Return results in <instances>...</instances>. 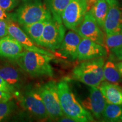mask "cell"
<instances>
[{
  "label": "cell",
  "mask_w": 122,
  "mask_h": 122,
  "mask_svg": "<svg viewBox=\"0 0 122 122\" xmlns=\"http://www.w3.org/2000/svg\"><path fill=\"white\" fill-rule=\"evenodd\" d=\"M0 76L16 92L22 86V78L15 67L9 63L0 66ZM15 92V93H16Z\"/></svg>",
  "instance_id": "obj_17"
},
{
  "label": "cell",
  "mask_w": 122,
  "mask_h": 122,
  "mask_svg": "<svg viewBox=\"0 0 122 122\" xmlns=\"http://www.w3.org/2000/svg\"><path fill=\"white\" fill-rule=\"evenodd\" d=\"M105 43L110 49L122 45V30L115 34L106 36Z\"/></svg>",
  "instance_id": "obj_24"
},
{
  "label": "cell",
  "mask_w": 122,
  "mask_h": 122,
  "mask_svg": "<svg viewBox=\"0 0 122 122\" xmlns=\"http://www.w3.org/2000/svg\"><path fill=\"white\" fill-rule=\"evenodd\" d=\"M19 0H0V7L5 11H10L19 4Z\"/></svg>",
  "instance_id": "obj_25"
},
{
  "label": "cell",
  "mask_w": 122,
  "mask_h": 122,
  "mask_svg": "<svg viewBox=\"0 0 122 122\" xmlns=\"http://www.w3.org/2000/svg\"><path fill=\"white\" fill-rule=\"evenodd\" d=\"M107 54L106 47L89 39L82 38L77 51V59L79 61H83L104 57Z\"/></svg>",
  "instance_id": "obj_14"
},
{
  "label": "cell",
  "mask_w": 122,
  "mask_h": 122,
  "mask_svg": "<svg viewBox=\"0 0 122 122\" xmlns=\"http://www.w3.org/2000/svg\"><path fill=\"white\" fill-rule=\"evenodd\" d=\"M0 90L11 94H15L16 92V91L14 89V88L10 86L5 80H4L1 76H0Z\"/></svg>",
  "instance_id": "obj_26"
},
{
  "label": "cell",
  "mask_w": 122,
  "mask_h": 122,
  "mask_svg": "<svg viewBox=\"0 0 122 122\" xmlns=\"http://www.w3.org/2000/svg\"><path fill=\"white\" fill-rule=\"evenodd\" d=\"M11 18L20 25H26L52 18L50 11L41 0H22V3Z\"/></svg>",
  "instance_id": "obj_3"
},
{
  "label": "cell",
  "mask_w": 122,
  "mask_h": 122,
  "mask_svg": "<svg viewBox=\"0 0 122 122\" xmlns=\"http://www.w3.org/2000/svg\"><path fill=\"white\" fill-rule=\"evenodd\" d=\"M20 104L25 110L40 119L49 118L43 101L37 89L28 88L22 92H16L14 94Z\"/></svg>",
  "instance_id": "obj_5"
},
{
  "label": "cell",
  "mask_w": 122,
  "mask_h": 122,
  "mask_svg": "<svg viewBox=\"0 0 122 122\" xmlns=\"http://www.w3.org/2000/svg\"><path fill=\"white\" fill-rule=\"evenodd\" d=\"M54 57L25 50L16 59L18 66L25 72L33 77L54 75L53 69L50 64Z\"/></svg>",
  "instance_id": "obj_2"
},
{
  "label": "cell",
  "mask_w": 122,
  "mask_h": 122,
  "mask_svg": "<svg viewBox=\"0 0 122 122\" xmlns=\"http://www.w3.org/2000/svg\"><path fill=\"white\" fill-rule=\"evenodd\" d=\"M15 104L11 100L0 102V122L11 115L14 109Z\"/></svg>",
  "instance_id": "obj_23"
},
{
  "label": "cell",
  "mask_w": 122,
  "mask_h": 122,
  "mask_svg": "<svg viewBox=\"0 0 122 122\" xmlns=\"http://www.w3.org/2000/svg\"><path fill=\"white\" fill-rule=\"evenodd\" d=\"M65 32V26L63 23L57 20L52 16L44 27L39 46L56 51L63 41Z\"/></svg>",
  "instance_id": "obj_7"
},
{
  "label": "cell",
  "mask_w": 122,
  "mask_h": 122,
  "mask_svg": "<svg viewBox=\"0 0 122 122\" xmlns=\"http://www.w3.org/2000/svg\"><path fill=\"white\" fill-rule=\"evenodd\" d=\"M7 23L9 35L18 41L23 47V48L25 49V50L41 53L54 57V55L51 52L40 48V46L37 45L32 40L30 39L23 30L20 27L18 22L12 19L11 16L7 20Z\"/></svg>",
  "instance_id": "obj_10"
},
{
  "label": "cell",
  "mask_w": 122,
  "mask_h": 122,
  "mask_svg": "<svg viewBox=\"0 0 122 122\" xmlns=\"http://www.w3.org/2000/svg\"><path fill=\"white\" fill-rule=\"evenodd\" d=\"M12 97H13V95L11 93L0 90V102H6L9 100H11Z\"/></svg>",
  "instance_id": "obj_29"
},
{
  "label": "cell",
  "mask_w": 122,
  "mask_h": 122,
  "mask_svg": "<svg viewBox=\"0 0 122 122\" xmlns=\"http://www.w3.org/2000/svg\"><path fill=\"white\" fill-rule=\"evenodd\" d=\"M58 121L59 122H75V121L73 119L70 118V117H67V116L63 115L62 116V117L59 118L58 119Z\"/></svg>",
  "instance_id": "obj_31"
},
{
  "label": "cell",
  "mask_w": 122,
  "mask_h": 122,
  "mask_svg": "<svg viewBox=\"0 0 122 122\" xmlns=\"http://www.w3.org/2000/svg\"><path fill=\"white\" fill-rule=\"evenodd\" d=\"M57 84L61 108L64 115L73 119L75 122H94L93 116L79 101L68 82L62 80Z\"/></svg>",
  "instance_id": "obj_1"
},
{
  "label": "cell",
  "mask_w": 122,
  "mask_h": 122,
  "mask_svg": "<svg viewBox=\"0 0 122 122\" xmlns=\"http://www.w3.org/2000/svg\"><path fill=\"white\" fill-rule=\"evenodd\" d=\"M111 51L120 61H122V45L111 48Z\"/></svg>",
  "instance_id": "obj_28"
},
{
  "label": "cell",
  "mask_w": 122,
  "mask_h": 122,
  "mask_svg": "<svg viewBox=\"0 0 122 122\" xmlns=\"http://www.w3.org/2000/svg\"><path fill=\"white\" fill-rule=\"evenodd\" d=\"M48 20H44L26 25H23V30L30 39L39 46L40 40L44 28Z\"/></svg>",
  "instance_id": "obj_20"
},
{
  "label": "cell",
  "mask_w": 122,
  "mask_h": 122,
  "mask_svg": "<svg viewBox=\"0 0 122 122\" xmlns=\"http://www.w3.org/2000/svg\"><path fill=\"white\" fill-rule=\"evenodd\" d=\"M10 17V15L7 14L5 11L0 7V19L7 20Z\"/></svg>",
  "instance_id": "obj_30"
},
{
  "label": "cell",
  "mask_w": 122,
  "mask_h": 122,
  "mask_svg": "<svg viewBox=\"0 0 122 122\" xmlns=\"http://www.w3.org/2000/svg\"><path fill=\"white\" fill-rule=\"evenodd\" d=\"M89 95L82 102L83 106L97 119H102L106 101L98 87L89 86Z\"/></svg>",
  "instance_id": "obj_12"
},
{
  "label": "cell",
  "mask_w": 122,
  "mask_h": 122,
  "mask_svg": "<svg viewBox=\"0 0 122 122\" xmlns=\"http://www.w3.org/2000/svg\"><path fill=\"white\" fill-rule=\"evenodd\" d=\"M9 35L7 20L0 19V39Z\"/></svg>",
  "instance_id": "obj_27"
},
{
  "label": "cell",
  "mask_w": 122,
  "mask_h": 122,
  "mask_svg": "<svg viewBox=\"0 0 122 122\" xmlns=\"http://www.w3.org/2000/svg\"><path fill=\"white\" fill-rule=\"evenodd\" d=\"M88 11L86 0H71L62 14V23L66 28L76 30Z\"/></svg>",
  "instance_id": "obj_8"
},
{
  "label": "cell",
  "mask_w": 122,
  "mask_h": 122,
  "mask_svg": "<svg viewBox=\"0 0 122 122\" xmlns=\"http://www.w3.org/2000/svg\"><path fill=\"white\" fill-rule=\"evenodd\" d=\"M102 119L105 122H122V105L107 103Z\"/></svg>",
  "instance_id": "obj_21"
},
{
  "label": "cell",
  "mask_w": 122,
  "mask_h": 122,
  "mask_svg": "<svg viewBox=\"0 0 122 122\" xmlns=\"http://www.w3.org/2000/svg\"><path fill=\"white\" fill-rule=\"evenodd\" d=\"M109 10L105 20L104 29L106 36H110L122 30V4L118 0H106Z\"/></svg>",
  "instance_id": "obj_11"
},
{
  "label": "cell",
  "mask_w": 122,
  "mask_h": 122,
  "mask_svg": "<svg viewBox=\"0 0 122 122\" xmlns=\"http://www.w3.org/2000/svg\"><path fill=\"white\" fill-rule=\"evenodd\" d=\"M103 57L83 61L75 67L72 71V77L89 86L98 87L105 80L103 77Z\"/></svg>",
  "instance_id": "obj_4"
},
{
  "label": "cell",
  "mask_w": 122,
  "mask_h": 122,
  "mask_svg": "<svg viewBox=\"0 0 122 122\" xmlns=\"http://www.w3.org/2000/svg\"><path fill=\"white\" fill-rule=\"evenodd\" d=\"M75 31L82 38L89 39L107 47L105 43L106 36L99 26L90 10L86 12L83 21Z\"/></svg>",
  "instance_id": "obj_9"
},
{
  "label": "cell",
  "mask_w": 122,
  "mask_h": 122,
  "mask_svg": "<svg viewBox=\"0 0 122 122\" xmlns=\"http://www.w3.org/2000/svg\"><path fill=\"white\" fill-rule=\"evenodd\" d=\"M109 10V4L106 0H97L90 9L92 14L102 30L104 24Z\"/></svg>",
  "instance_id": "obj_18"
},
{
  "label": "cell",
  "mask_w": 122,
  "mask_h": 122,
  "mask_svg": "<svg viewBox=\"0 0 122 122\" xmlns=\"http://www.w3.org/2000/svg\"><path fill=\"white\" fill-rule=\"evenodd\" d=\"M48 112L49 118L58 120L64 115L60 102L58 84L55 81H49L38 88Z\"/></svg>",
  "instance_id": "obj_6"
},
{
  "label": "cell",
  "mask_w": 122,
  "mask_h": 122,
  "mask_svg": "<svg viewBox=\"0 0 122 122\" xmlns=\"http://www.w3.org/2000/svg\"><path fill=\"white\" fill-rule=\"evenodd\" d=\"M82 37L74 30H70L65 34L59 48L56 50L61 57L74 61L77 59V51Z\"/></svg>",
  "instance_id": "obj_13"
},
{
  "label": "cell",
  "mask_w": 122,
  "mask_h": 122,
  "mask_svg": "<svg viewBox=\"0 0 122 122\" xmlns=\"http://www.w3.org/2000/svg\"><path fill=\"white\" fill-rule=\"evenodd\" d=\"M116 65H117V66L118 68V70L119 71L120 75H121L122 76V61L119 62V63L116 64Z\"/></svg>",
  "instance_id": "obj_32"
},
{
  "label": "cell",
  "mask_w": 122,
  "mask_h": 122,
  "mask_svg": "<svg viewBox=\"0 0 122 122\" xmlns=\"http://www.w3.org/2000/svg\"><path fill=\"white\" fill-rule=\"evenodd\" d=\"M23 47L15 39L7 35L0 39V57L16 60L24 52Z\"/></svg>",
  "instance_id": "obj_15"
},
{
  "label": "cell",
  "mask_w": 122,
  "mask_h": 122,
  "mask_svg": "<svg viewBox=\"0 0 122 122\" xmlns=\"http://www.w3.org/2000/svg\"><path fill=\"white\" fill-rule=\"evenodd\" d=\"M71 0H45V4L53 18L62 22V15L66 7Z\"/></svg>",
  "instance_id": "obj_19"
},
{
  "label": "cell",
  "mask_w": 122,
  "mask_h": 122,
  "mask_svg": "<svg viewBox=\"0 0 122 122\" xmlns=\"http://www.w3.org/2000/svg\"><path fill=\"white\" fill-rule=\"evenodd\" d=\"M98 88L108 103L122 105V88L117 84L103 81Z\"/></svg>",
  "instance_id": "obj_16"
},
{
  "label": "cell",
  "mask_w": 122,
  "mask_h": 122,
  "mask_svg": "<svg viewBox=\"0 0 122 122\" xmlns=\"http://www.w3.org/2000/svg\"><path fill=\"white\" fill-rule=\"evenodd\" d=\"M103 77L105 81L118 84L122 81L120 75L117 65L112 61H107L103 66Z\"/></svg>",
  "instance_id": "obj_22"
}]
</instances>
